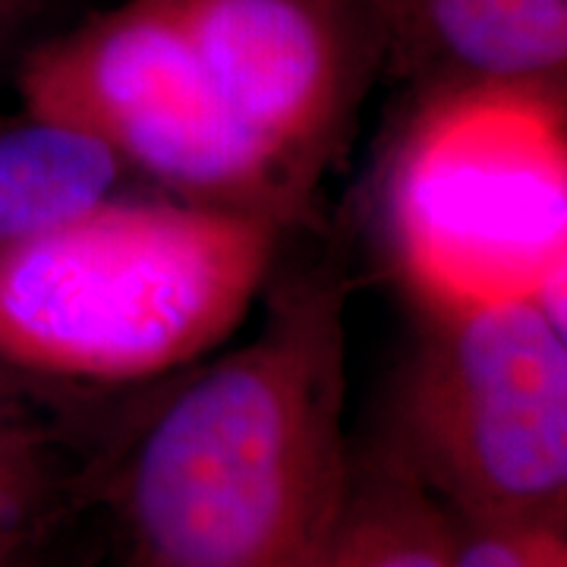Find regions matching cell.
I'll list each match as a JSON object with an SVG mask.
<instances>
[{"mask_svg":"<svg viewBox=\"0 0 567 567\" xmlns=\"http://www.w3.org/2000/svg\"><path fill=\"white\" fill-rule=\"evenodd\" d=\"M271 262L259 208L104 199L0 246V363L51 385L158 379L244 322Z\"/></svg>","mask_w":567,"mask_h":567,"instance_id":"cell-2","label":"cell"},{"mask_svg":"<svg viewBox=\"0 0 567 567\" xmlns=\"http://www.w3.org/2000/svg\"><path fill=\"white\" fill-rule=\"evenodd\" d=\"M212 85L278 171L334 130L347 70L331 22L309 0H164Z\"/></svg>","mask_w":567,"mask_h":567,"instance_id":"cell-6","label":"cell"},{"mask_svg":"<svg viewBox=\"0 0 567 567\" xmlns=\"http://www.w3.org/2000/svg\"><path fill=\"white\" fill-rule=\"evenodd\" d=\"M61 410V391L29 372L0 363V425L51 420Z\"/></svg>","mask_w":567,"mask_h":567,"instance_id":"cell-12","label":"cell"},{"mask_svg":"<svg viewBox=\"0 0 567 567\" xmlns=\"http://www.w3.org/2000/svg\"><path fill=\"white\" fill-rule=\"evenodd\" d=\"M536 303L546 312V319L551 328L561 334V341L567 344V259L555 271L551 278L543 284V290L536 293Z\"/></svg>","mask_w":567,"mask_h":567,"instance_id":"cell-14","label":"cell"},{"mask_svg":"<svg viewBox=\"0 0 567 567\" xmlns=\"http://www.w3.org/2000/svg\"><path fill=\"white\" fill-rule=\"evenodd\" d=\"M454 567H567V529L457 524Z\"/></svg>","mask_w":567,"mask_h":567,"instance_id":"cell-11","label":"cell"},{"mask_svg":"<svg viewBox=\"0 0 567 567\" xmlns=\"http://www.w3.org/2000/svg\"><path fill=\"white\" fill-rule=\"evenodd\" d=\"M385 218L429 316L536 300L567 259V104L527 85L447 82L394 152Z\"/></svg>","mask_w":567,"mask_h":567,"instance_id":"cell-3","label":"cell"},{"mask_svg":"<svg viewBox=\"0 0 567 567\" xmlns=\"http://www.w3.org/2000/svg\"><path fill=\"white\" fill-rule=\"evenodd\" d=\"M121 158L66 123L29 117L0 133V246L20 244L107 199Z\"/></svg>","mask_w":567,"mask_h":567,"instance_id":"cell-9","label":"cell"},{"mask_svg":"<svg viewBox=\"0 0 567 567\" xmlns=\"http://www.w3.org/2000/svg\"><path fill=\"white\" fill-rule=\"evenodd\" d=\"M334 290L281 303L145 423L114 480L142 567H316L350 480Z\"/></svg>","mask_w":567,"mask_h":567,"instance_id":"cell-1","label":"cell"},{"mask_svg":"<svg viewBox=\"0 0 567 567\" xmlns=\"http://www.w3.org/2000/svg\"><path fill=\"white\" fill-rule=\"evenodd\" d=\"M92 473L58 416L0 425V551L63 527Z\"/></svg>","mask_w":567,"mask_h":567,"instance_id":"cell-10","label":"cell"},{"mask_svg":"<svg viewBox=\"0 0 567 567\" xmlns=\"http://www.w3.org/2000/svg\"><path fill=\"white\" fill-rule=\"evenodd\" d=\"M117 567H142V565H136L133 558H126V561H123V565H117Z\"/></svg>","mask_w":567,"mask_h":567,"instance_id":"cell-16","label":"cell"},{"mask_svg":"<svg viewBox=\"0 0 567 567\" xmlns=\"http://www.w3.org/2000/svg\"><path fill=\"white\" fill-rule=\"evenodd\" d=\"M447 82H507L567 104V0H410Z\"/></svg>","mask_w":567,"mask_h":567,"instance_id":"cell-7","label":"cell"},{"mask_svg":"<svg viewBox=\"0 0 567 567\" xmlns=\"http://www.w3.org/2000/svg\"><path fill=\"white\" fill-rule=\"evenodd\" d=\"M20 95L29 117L82 130L203 203L256 208L284 177L234 121L164 0H140L39 48Z\"/></svg>","mask_w":567,"mask_h":567,"instance_id":"cell-5","label":"cell"},{"mask_svg":"<svg viewBox=\"0 0 567 567\" xmlns=\"http://www.w3.org/2000/svg\"><path fill=\"white\" fill-rule=\"evenodd\" d=\"M457 524L388 447L350 461L316 567H454Z\"/></svg>","mask_w":567,"mask_h":567,"instance_id":"cell-8","label":"cell"},{"mask_svg":"<svg viewBox=\"0 0 567 567\" xmlns=\"http://www.w3.org/2000/svg\"><path fill=\"white\" fill-rule=\"evenodd\" d=\"M20 7H22V0H0V25H3V22L13 20Z\"/></svg>","mask_w":567,"mask_h":567,"instance_id":"cell-15","label":"cell"},{"mask_svg":"<svg viewBox=\"0 0 567 567\" xmlns=\"http://www.w3.org/2000/svg\"><path fill=\"white\" fill-rule=\"evenodd\" d=\"M58 533H61V527L44 533L39 539H29L22 546L10 548V551H0V567H63L61 558L54 555Z\"/></svg>","mask_w":567,"mask_h":567,"instance_id":"cell-13","label":"cell"},{"mask_svg":"<svg viewBox=\"0 0 567 567\" xmlns=\"http://www.w3.org/2000/svg\"><path fill=\"white\" fill-rule=\"evenodd\" d=\"M385 447L457 524L567 529V344L539 303L429 316Z\"/></svg>","mask_w":567,"mask_h":567,"instance_id":"cell-4","label":"cell"}]
</instances>
